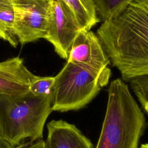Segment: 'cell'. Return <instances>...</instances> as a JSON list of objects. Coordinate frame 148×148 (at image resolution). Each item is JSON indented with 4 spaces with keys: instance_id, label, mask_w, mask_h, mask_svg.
Wrapping results in <instances>:
<instances>
[{
    "instance_id": "cell-1",
    "label": "cell",
    "mask_w": 148,
    "mask_h": 148,
    "mask_svg": "<svg viewBox=\"0 0 148 148\" xmlns=\"http://www.w3.org/2000/svg\"><path fill=\"white\" fill-rule=\"evenodd\" d=\"M97 35L124 81L148 74V0H136L103 21Z\"/></svg>"
},
{
    "instance_id": "cell-2",
    "label": "cell",
    "mask_w": 148,
    "mask_h": 148,
    "mask_svg": "<svg viewBox=\"0 0 148 148\" xmlns=\"http://www.w3.org/2000/svg\"><path fill=\"white\" fill-rule=\"evenodd\" d=\"M146 120L128 86L112 80L101 132L95 148H138Z\"/></svg>"
},
{
    "instance_id": "cell-3",
    "label": "cell",
    "mask_w": 148,
    "mask_h": 148,
    "mask_svg": "<svg viewBox=\"0 0 148 148\" xmlns=\"http://www.w3.org/2000/svg\"><path fill=\"white\" fill-rule=\"evenodd\" d=\"M53 94L39 96L29 91L16 95H0V136L13 147L26 139L43 138L46 121L52 110Z\"/></svg>"
},
{
    "instance_id": "cell-4",
    "label": "cell",
    "mask_w": 148,
    "mask_h": 148,
    "mask_svg": "<svg viewBox=\"0 0 148 148\" xmlns=\"http://www.w3.org/2000/svg\"><path fill=\"white\" fill-rule=\"evenodd\" d=\"M108 83L67 61L55 76L52 110L60 112L79 110L87 105Z\"/></svg>"
},
{
    "instance_id": "cell-5",
    "label": "cell",
    "mask_w": 148,
    "mask_h": 148,
    "mask_svg": "<svg viewBox=\"0 0 148 148\" xmlns=\"http://www.w3.org/2000/svg\"><path fill=\"white\" fill-rule=\"evenodd\" d=\"M51 0H12L14 29L21 45L44 38L47 30Z\"/></svg>"
},
{
    "instance_id": "cell-6",
    "label": "cell",
    "mask_w": 148,
    "mask_h": 148,
    "mask_svg": "<svg viewBox=\"0 0 148 148\" xmlns=\"http://www.w3.org/2000/svg\"><path fill=\"white\" fill-rule=\"evenodd\" d=\"M67 61L83 68L108 83L111 71L110 60L97 35L82 29L72 43Z\"/></svg>"
},
{
    "instance_id": "cell-7",
    "label": "cell",
    "mask_w": 148,
    "mask_h": 148,
    "mask_svg": "<svg viewBox=\"0 0 148 148\" xmlns=\"http://www.w3.org/2000/svg\"><path fill=\"white\" fill-rule=\"evenodd\" d=\"M82 28L72 9L62 0H51L47 30L44 38L56 53L67 60L75 38Z\"/></svg>"
},
{
    "instance_id": "cell-8",
    "label": "cell",
    "mask_w": 148,
    "mask_h": 148,
    "mask_svg": "<svg viewBox=\"0 0 148 148\" xmlns=\"http://www.w3.org/2000/svg\"><path fill=\"white\" fill-rule=\"evenodd\" d=\"M37 76L30 72L18 56L0 62V95H16L29 91Z\"/></svg>"
},
{
    "instance_id": "cell-9",
    "label": "cell",
    "mask_w": 148,
    "mask_h": 148,
    "mask_svg": "<svg viewBox=\"0 0 148 148\" xmlns=\"http://www.w3.org/2000/svg\"><path fill=\"white\" fill-rule=\"evenodd\" d=\"M47 129V148H94L91 140L74 124L64 120H51Z\"/></svg>"
},
{
    "instance_id": "cell-10",
    "label": "cell",
    "mask_w": 148,
    "mask_h": 148,
    "mask_svg": "<svg viewBox=\"0 0 148 148\" xmlns=\"http://www.w3.org/2000/svg\"><path fill=\"white\" fill-rule=\"evenodd\" d=\"M74 13L82 29L90 30L100 21L94 0H62Z\"/></svg>"
},
{
    "instance_id": "cell-11",
    "label": "cell",
    "mask_w": 148,
    "mask_h": 148,
    "mask_svg": "<svg viewBox=\"0 0 148 148\" xmlns=\"http://www.w3.org/2000/svg\"><path fill=\"white\" fill-rule=\"evenodd\" d=\"M14 18L12 0H0V38L16 47L18 41L14 32Z\"/></svg>"
},
{
    "instance_id": "cell-12",
    "label": "cell",
    "mask_w": 148,
    "mask_h": 148,
    "mask_svg": "<svg viewBox=\"0 0 148 148\" xmlns=\"http://www.w3.org/2000/svg\"><path fill=\"white\" fill-rule=\"evenodd\" d=\"M136 0H94L96 12L103 22L114 17Z\"/></svg>"
},
{
    "instance_id": "cell-13",
    "label": "cell",
    "mask_w": 148,
    "mask_h": 148,
    "mask_svg": "<svg viewBox=\"0 0 148 148\" xmlns=\"http://www.w3.org/2000/svg\"><path fill=\"white\" fill-rule=\"evenodd\" d=\"M129 82L132 91L148 116V74L134 77Z\"/></svg>"
},
{
    "instance_id": "cell-14",
    "label": "cell",
    "mask_w": 148,
    "mask_h": 148,
    "mask_svg": "<svg viewBox=\"0 0 148 148\" xmlns=\"http://www.w3.org/2000/svg\"><path fill=\"white\" fill-rule=\"evenodd\" d=\"M55 76H39L31 83L29 91L34 95L46 96L53 94Z\"/></svg>"
},
{
    "instance_id": "cell-15",
    "label": "cell",
    "mask_w": 148,
    "mask_h": 148,
    "mask_svg": "<svg viewBox=\"0 0 148 148\" xmlns=\"http://www.w3.org/2000/svg\"><path fill=\"white\" fill-rule=\"evenodd\" d=\"M14 148H47V147L45 140L40 139L35 142H30L26 144H21Z\"/></svg>"
},
{
    "instance_id": "cell-16",
    "label": "cell",
    "mask_w": 148,
    "mask_h": 148,
    "mask_svg": "<svg viewBox=\"0 0 148 148\" xmlns=\"http://www.w3.org/2000/svg\"><path fill=\"white\" fill-rule=\"evenodd\" d=\"M0 148H14V147L0 136Z\"/></svg>"
},
{
    "instance_id": "cell-17",
    "label": "cell",
    "mask_w": 148,
    "mask_h": 148,
    "mask_svg": "<svg viewBox=\"0 0 148 148\" xmlns=\"http://www.w3.org/2000/svg\"><path fill=\"white\" fill-rule=\"evenodd\" d=\"M139 148H148V143H145V144L142 145Z\"/></svg>"
}]
</instances>
